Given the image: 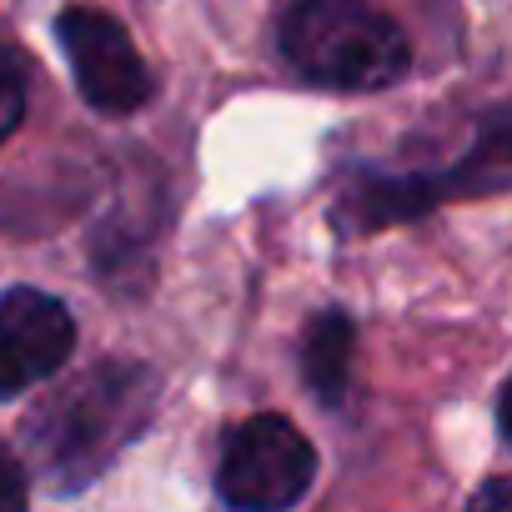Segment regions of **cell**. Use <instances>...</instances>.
Instances as JSON below:
<instances>
[{
  "label": "cell",
  "mask_w": 512,
  "mask_h": 512,
  "mask_svg": "<svg viewBox=\"0 0 512 512\" xmlns=\"http://www.w3.org/2000/svg\"><path fill=\"white\" fill-rule=\"evenodd\" d=\"M156 377L141 362H96L26 417L31 467L51 492L96 482L151 422Z\"/></svg>",
  "instance_id": "1"
},
{
  "label": "cell",
  "mask_w": 512,
  "mask_h": 512,
  "mask_svg": "<svg viewBox=\"0 0 512 512\" xmlns=\"http://www.w3.org/2000/svg\"><path fill=\"white\" fill-rule=\"evenodd\" d=\"M282 56L327 91H387L412 66L402 26L372 0H297L282 16Z\"/></svg>",
  "instance_id": "2"
},
{
  "label": "cell",
  "mask_w": 512,
  "mask_h": 512,
  "mask_svg": "<svg viewBox=\"0 0 512 512\" xmlns=\"http://www.w3.org/2000/svg\"><path fill=\"white\" fill-rule=\"evenodd\" d=\"M507 186V116L492 111L477 151L457 171H417V176H357L337 201V226L347 236H367L387 221H412L452 196H492Z\"/></svg>",
  "instance_id": "3"
},
{
  "label": "cell",
  "mask_w": 512,
  "mask_h": 512,
  "mask_svg": "<svg viewBox=\"0 0 512 512\" xmlns=\"http://www.w3.org/2000/svg\"><path fill=\"white\" fill-rule=\"evenodd\" d=\"M312 477H317V452L297 432V422L262 412L231 427L216 467V497L246 512H277L302 502Z\"/></svg>",
  "instance_id": "4"
},
{
  "label": "cell",
  "mask_w": 512,
  "mask_h": 512,
  "mask_svg": "<svg viewBox=\"0 0 512 512\" xmlns=\"http://www.w3.org/2000/svg\"><path fill=\"white\" fill-rule=\"evenodd\" d=\"M56 36L76 71V91L91 111L131 116L151 101V71L121 21H111L96 6H71L56 16Z\"/></svg>",
  "instance_id": "5"
},
{
  "label": "cell",
  "mask_w": 512,
  "mask_h": 512,
  "mask_svg": "<svg viewBox=\"0 0 512 512\" xmlns=\"http://www.w3.org/2000/svg\"><path fill=\"white\" fill-rule=\"evenodd\" d=\"M76 317L41 287H11L0 297V402L21 397L71 362Z\"/></svg>",
  "instance_id": "6"
},
{
  "label": "cell",
  "mask_w": 512,
  "mask_h": 512,
  "mask_svg": "<svg viewBox=\"0 0 512 512\" xmlns=\"http://www.w3.org/2000/svg\"><path fill=\"white\" fill-rule=\"evenodd\" d=\"M352 347H357V327L342 312H317L302 332V377L327 407H342L347 397Z\"/></svg>",
  "instance_id": "7"
},
{
  "label": "cell",
  "mask_w": 512,
  "mask_h": 512,
  "mask_svg": "<svg viewBox=\"0 0 512 512\" xmlns=\"http://www.w3.org/2000/svg\"><path fill=\"white\" fill-rule=\"evenodd\" d=\"M21 121H26V71L6 46H0V141L16 136Z\"/></svg>",
  "instance_id": "8"
},
{
  "label": "cell",
  "mask_w": 512,
  "mask_h": 512,
  "mask_svg": "<svg viewBox=\"0 0 512 512\" xmlns=\"http://www.w3.org/2000/svg\"><path fill=\"white\" fill-rule=\"evenodd\" d=\"M26 497H31V487H26V467L16 462L11 447H0V512L26 507Z\"/></svg>",
  "instance_id": "9"
}]
</instances>
